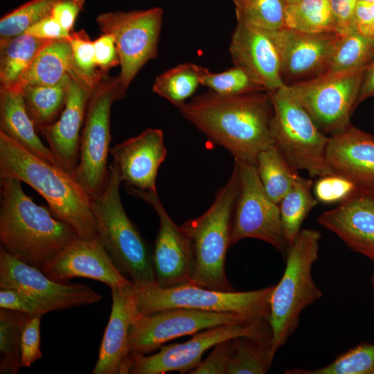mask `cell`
<instances>
[{
  "label": "cell",
  "instance_id": "cell-1",
  "mask_svg": "<svg viewBox=\"0 0 374 374\" xmlns=\"http://www.w3.org/2000/svg\"><path fill=\"white\" fill-rule=\"evenodd\" d=\"M181 114L235 161L256 165L262 150L275 144L272 104L267 91L226 96L210 91L178 107Z\"/></svg>",
  "mask_w": 374,
  "mask_h": 374
},
{
  "label": "cell",
  "instance_id": "cell-2",
  "mask_svg": "<svg viewBox=\"0 0 374 374\" xmlns=\"http://www.w3.org/2000/svg\"><path fill=\"white\" fill-rule=\"evenodd\" d=\"M1 177V247L21 262L45 273L56 258L80 238L51 210L33 202L21 181Z\"/></svg>",
  "mask_w": 374,
  "mask_h": 374
},
{
  "label": "cell",
  "instance_id": "cell-3",
  "mask_svg": "<svg viewBox=\"0 0 374 374\" xmlns=\"http://www.w3.org/2000/svg\"><path fill=\"white\" fill-rule=\"evenodd\" d=\"M15 177L37 191L55 215L83 239L98 236L91 197L74 177L30 152L0 132V177Z\"/></svg>",
  "mask_w": 374,
  "mask_h": 374
},
{
  "label": "cell",
  "instance_id": "cell-4",
  "mask_svg": "<svg viewBox=\"0 0 374 374\" xmlns=\"http://www.w3.org/2000/svg\"><path fill=\"white\" fill-rule=\"evenodd\" d=\"M240 188L239 171L235 163L228 181L217 192L206 211L181 226L191 242L190 283L195 285L222 292L235 291L226 278L225 262L231 246L232 216Z\"/></svg>",
  "mask_w": 374,
  "mask_h": 374
},
{
  "label": "cell",
  "instance_id": "cell-5",
  "mask_svg": "<svg viewBox=\"0 0 374 374\" xmlns=\"http://www.w3.org/2000/svg\"><path fill=\"white\" fill-rule=\"evenodd\" d=\"M321 237L317 230L301 229L287 247L283 274L269 299V321L276 352L297 329L303 310L323 295L312 274L319 258Z\"/></svg>",
  "mask_w": 374,
  "mask_h": 374
},
{
  "label": "cell",
  "instance_id": "cell-6",
  "mask_svg": "<svg viewBox=\"0 0 374 374\" xmlns=\"http://www.w3.org/2000/svg\"><path fill=\"white\" fill-rule=\"evenodd\" d=\"M109 170L105 188L91 201L98 237L116 267L134 285L157 283L152 252L123 208L122 181L112 162Z\"/></svg>",
  "mask_w": 374,
  "mask_h": 374
},
{
  "label": "cell",
  "instance_id": "cell-7",
  "mask_svg": "<svg viewBox=\"0 0 374 374\" xmlns=\"http://www.w3.org/2000/svg\"><path fill=\"white\" fill-rule=\"evenodd\" d=\"M268 93L273 108L271 134L288 163L311 177L334 174L326 159L329 136L316 125L288 85Z\"/></svg>",
  "mask_w": 374,
  "mask_h": 374
},
{
  "label": "cell",
  "instance_id": "cell-8",
  "mask_svg": "<svg viewBox=\"0 0 374 374\" xmlns=\"http://www.w3.org/2000/svg\"><path fill=\"white\" fill-rule=\"evenodd\" d=\"M139 312L148 314L170 308L232 313L253 321H269L274 285L245 292H222L185 283L163 288L157 283L136 285Z\"/></svg>",
  "mask_w": 374,
  "mask_h": 374
},
{
  "label": "cell",
  "instance_id": "cell-9",
  "mask_svg": "<svg viewBox=\"0 0 374 374\" xmlns=\"http://www.w3.org/2000/svg\"><path fill=\"white\" fill-rule=\"evenodd\" d=\"M125 92L118 76L105 74L92 90L88 103L80 138L79 162L73 176L91 198L98 195L108 181L111 108Z\"/></svg>",
  "mask_w": 374,
  "mask_h": 374
},
{
  "label": "cell",
  "instance_id": "cell-10",
  "mask_svg": "<svg viewBox=\"0 0 374 374\" xmlns=\"http://www.w3.org/2000/svg\"><path fill=\"white\" fill-rule=\"evenodd\" d=\"M163 16V9L154 7L103 12L96 17L102 33L114 40L121 66L118 78L125 89L148 61L157 57Z\"/></svg>",
  "mask_w": 374,
  "mask_h": 374
},
{
  "label": "cell",
  "instance_id": "cell-11",
  "mask_svg": "<svg viewBox=\"0 0 374 374\" xmlns=\"http://www.w3.org/2000/svg\"><path fill=\"white\" fill-rule=\"evenodd\" d=\"M364 71L323 73L288 87L319 129L331 136L351 124Z\"/></svg>",
  "mask_w": 374,
  "mask_h": 374
},
{
  "label": "cell",
  "instance_id": "cell-12",
  "mask_svg": "<svg viewBox=\"0 0 374 374\" xmlns=\"http://www.w3.org/2000/svg\"><path fill=\"white\" fill-rule=\"evenodd\" d=\"M240 336L271 337L269 321L231 323L203 330L181 344L163 345L151 355L132 354L131 374H161L171 371L189 373L202 362L211 348Z\"/></svg>",
  "mask_w": 374,
  "mask_h": 374
},
{
  "label": "cell",
  "instance_id": "cell-13",
  "mask_svg": "<svg viewBox=\"0 0 374 374\" xmlns=\"http://www.w3.org/2000/svg\"><path fill=\"white\" fill-rule=\"evenodd\" d=\"M240 188L234 207L231 231V245L245 238L262 240L271 245L285 257V240L279 205L265 192L256 165L235 161Z\"/></svg>",
  "mask_w": 374,
  "mask_h": 374
},
{
  "label": "cell",
  "instance_id": "cell-14",
  "mask_svg": "<svg viewBox=\"0 0 374 374\" xmlns=\"http://www.w3.org/2000/svg\"><path fill=\"white\" fill-rule=\"evenodd\" d=\"M253 321L244 317L223 312L188 308H170L152 314L139 312L132 320L129 333L132 354H146L159 349L172 339L217 326Z\"/></svg>",
  "mask_w": 374,
  "mask_h": 374
},
{
  "label": "cell",
  "instance_id": "cell-15",
  "mask_svg": "<svg viewBox=\"0 0 374 374\" xmlns=\"http://www.w3.org/2000/svg\"><path fill=\"white\" fill-rule=\"evenodd\" d=\"M0 288L19 290L42 305L48 312L90 305L101 296L83 284L57 281L0 248Z\"/></svg>",
  "mask_w": 374,
  "mask_h": 374
},
{
  "label": "cell",
  "instance_id": "cell-16",
  "mask_svg": "<svg viewBox=\"0 0 374 374\" xmlns=\"http://www.w3.org/2000/svg\"><path fill=\"white\" fill-rule=\"evenodd\" d=\"M127 192L149 203L159 220V228L152 252L157 285L168 288L190 283L193 251L189 237L168 214L157 191H141L126 187Z\"/></svg>",
  "mask_w": 374,
  "mask_h": 374
},
{
  "label": "cell",
  "instance_id": "cell-17",
  "mask_svg": "<svg viewBox=\"0 0 374 374\" xmlns=\"http://www.w3.org/2000/svg\"><path fill=\"white\" fill-rule=\"evenodd\" d=\"M266 30L278 49L282 77L292 79L323 74L341 37L337 33L310 34L286 28Z\"/></svg>",
  "mask_w": 374,
  "mask_h": 374
},
{
  "label": "cell",
  "instance_id": "cell-18",
  "mask_svg": "<svg viewBox=\"0 0 374 374\" xmlns=\"http://www.w3.org/2000/svg\"><path fill=\"white\" fill-rule=\"evenodd\" d=\"M112 163L126 187L141 191H157L159 168L167 155L163 132L148 128L110 149Z\"/></svg>",
  "mask_w": 374,
  "mask_h": 374
},
{
  "label": "cell",
  "instance_id": "cell-19",
  "mask_svg": "<svg viewBox=\"0 0 374 374\" xmlns=\"http://www.w3.org/2000/svg\"><path fill=\"white\" fill-rule=\"evenodd\" d=\"M111 290V314L92 374H127L132 366L129 333L132 320L139 312L134 284L132 282Z\"/></svg>",
  "mask_w": 374,
  "mask_h": 374
},
{
  "label": "cell",
  "instance_id": "cell-20",
  "mask_svg": "<svg viewBox=\"0 0 374 374\" xmlns=\"http://www.w3.org/2000/svg\"><path fill=\"white\" fill-rule=\"evenodd\" d=\"M65 106L53 123L39 129L57 164L73 175L79 162L80 130L92 92L72 71Z\"/></svg>",
  "mask_w": 374,
  "mask_h": 374
},
{
  "label": "cell",
  "instance_id": "cell-21",
  "mask_svg": "<svg viewBox=\"0 0 374 374\" xmlns=\"http://www.w3.org/2000/svg\"><path fill=\"white\" fill-rule=\"evenodd\" d=\"M318 222L349 249L374 262V197L367 188H359L334 208L322 213Z\"/></svg>",
  "mask_w": 374,
  "mask_h": 374
},
{
  "label": "cell",
  "instance_id": "cell-22",
  "mask_svg": "<svg viewBox=\"0 0 374 374\" xmlns=\"http://www.w3.org/2000/svg\"><path fill=\"white\" fill-rule=\"evenodd\" d=\"M45 274L60 282L73 278H91L111 289L132 283L116 267L98 236L76 239L56 258Z\"/></svg>",
  "mask_w": 374,
  "mask_h": 374
},
{
  "label": "cell",
  "instance_id": "cell-23",
  "mask_svg": "<svg viewBox=\"0 0 374 374\" xmlns=\"http://www.w3.org/2000/svg\"><path fill=\"white\" fill-rule=\"evenodd\" d=\"M229 51L234 65L250 71L267 91L285 84L278 49L266 30L237 22Z\"/></svg>",
  "mask_w": 374,
  "mask_h": 374
},
{
  "label": "cell",
  "instance_id": "cell-24",
  "mask_svg": "<svg viewBox=\"0 0 374 374\" xmlns=\"http://www.w3.org/2000/svg\"><path fill=\"white\" fill-rule=\"evenodd\" d=\"M327 161L334 172L360 188L374 186V136L351 124L329 136Z\"/></svg>",
  "mask_w": 374,
  "mask_h": 374
},
{
  "label": "cell",
  "instance_id": "cell-25",
  "mask_svg": "<svg viewBox=\"0 0 374 374\" xmlns=\"http://www.w3.org/2000/svg\"><path fill=\"white\" fill-rule=\"evenodd\" d=\"M0 132L35 156L59 166L37 136L21 92L0 88Z\"/></svg>",
  "mask_w": 374,
  "mask_h": 374
},
{
  "label": "cell",
  "instance_id": "cell-26",
  "mask_svg": "<svg viewBox=\"0 0 374 374\" xmlns=\"http://www.w3.org/2000/svg\"><path fill=\"white\" fill-rule=\"evenodd\" d=\"M71 46L67 39L51 40L37 54L11 90L30 85H53L71 71Z\"/></svg>",
  "mask_w": 374,
  "mask_h": 374
},
{
  "label": "cell",
  "instance_id": "cell-27",
  "mask_svg": "<svg viewBox=\"0 0 374 374\" xmlns=\"http://www.w3.org/2000/svg\"><path fill=\"white\" fill-rule=\"evenodd\" d=\"M71 82L67 73L53 85H30L22 93L26 111L37 130L54 123L62 112Z\"/></svg>",
  "mask_w": 374,
  "mask_h": 374
},
{
  "label": "cell",
  "instance_id": "cell-28",
  "mask_svg": "<svg viewBox=\"0 0 374 374\" xmlns=\"http://www.w3.org/2000/svg\"><path fill=\"white\" fill-rule=\"evenodd\" d=\"M51 40L26 33L0 41V88L10 89L39 51Z\"/></svg>",
  "mask_w": 374,
  "mask_h": 374
},
{
  "label": "cell",
  "instance_id": "cell-29",
  "mask_svg": "<svg viewBox=\"0 0 374 374\" xmlns=\"http://www.w3.org/2000/svg\"><path fill=\"white\" fill-rule=\"evenodd\" d=\"M276 351L271 337L240 336L231 340L227 374H265Z\"/></svg>",
  "mask_w": 374,
  "mask_h": 374
},
{
  "label": "cell",
  "instance_id": "cell-30",
  "mask_svg": "<svg viewBox=\"0 0 374 374\" xmlns=\"http://www.w3.org/2000/svg\"><path fill=\"white\" fill-rule=\"evenodd\" d=\"M256 167L265 192L278 204L301 177L275 144L258 153Z\"/></svg>",
  "mask_w": 374,
  "mask_h": 374
},
{
  "label": "cell",
  "instance_id": "cell-31",
  "mask_svg": "<svg viewBox=\"0 0 374 374\" xmlns=\"http://www.w3.org/2000/svg\"><path fill=\"white\" fill-rule=\"evenodd\" d=\"M310 179L300 177L283 197L279 205L280 222L287 246L296 238L310 212L317 205Z\"/></svg>",
  "mask_w": 374,
  "mask_h": 374
},
{
  "label": "cell",
  "instance_id": "cell-32",
  "mask_svg": "<svg viewBox=\"0 0 374 374\" xmlns=\"http://www.w3.org/2000/svg\"><path fill=\"white\" fill-rule=\"evenodd\" d=\"M284 28L310 34L336 33L329 0H301L286 3Z\"/></svg>",
  "mask_w": 374,
  "mask_h": 374
},
{
  "label": "cell",
  "instance_id": "cell-33",
  "mask_svg": "<svg viewBox=\"0 0 374 374\" xmlns=\"http://www.w3.org/2000/svg\"><path fill=\"white\" fill-rule=\"evenodd\" d=\"M205 69L193 63L178 64L156 78L152 91L178 107L202 85Z\"/></svg>",
  "mask_w": 374,
  "mask_h": 374
},
{
  "label": "cell",
  "instance_id": "cell-34",
  "mask_svg": "<svg viewBox=\"0 0 374 374\" xmlns=\"http://www.w3.org/2000/svg\"><path fill=\"white\" fill-rule=\"evenodd\" d=\"M374 57V40L356 30L341 36L323 73L365 71Z\"/></svg>",
  "mask_w": 374,
  "mask_h": 374
},
{
  "label": "cell",
  "instance_id": "cell-35",
  "mask_svg": "<svg viewBox=\"0 0 374 374\" xmlns=\"http://www.w3.org/2000/svg\"><path fill=\"white\" fill-rule=\"evenodd\" d=\"M30 317L21 312L1 308V374H16L21 368V337L24 326Z\"/></svg>",
  "mask_w": 374,
  "mask_h": 374
},
{
  "label": "cell",
  "instance_id": "cell-36",
  "mask_svg": "<svg viewBox=\"0 0 374 374\" xmlns=\"http://www.w3.org/2000/svg\"><path fill=\"white\" fill-rule=\"evenodd\" d=\"M237 22L274 30L284 28L285 0H231Z\"/></svg>",
  "mask_w": 374,
  "mask_h": 374
},
{
  "label": "cell",
  "instance_id": "cell-37",
  "mask_svg": "<svg viewBox=\"0 0 374 374\" xmlns=\"http://www.w3.org/2000/svg\"><path fill=\"white\" fill-rule=\"evenodd\" d=\"M285 374H374V344L360 343L327 366L316 369L292 368Z\"/></svg>",
  "mask_w": 374,
  "mask_h": 374
},
{
  "label": "cell",
  "instance_id": "cell-38",
  "mask_svg": "<svg viewBox=\"0 0 374 374\" xmlns=\"http://www.w3.org/2000/svg\"><path fill=\"white\" fill-rule=\"evenodd\" d=\"M201 84L215 93L226 96L267 91L256 77L245 68L238 65L220 73H212L206 68Z\"/></svg>",
  "mask_w": 374,
  "mask_h": 374
},
{
  "label": "cell",
  "instance_id": "cell-39",
  "mask_svg": "<svg viewBox=\"0 0 374 374\" xmlns=\"http://www.w3.org/2000/svg\"><path fill=\"white\" fill-rule=\"evenodd\" d=\"M61 0H30L7 13L0 20V41L23 34L28 28L51 15Z\"/></svg>",
  "mask_w": 374,
  "mask_h": 374
},
{
  "label": "cell",
  "instance_id": "cell-40",
  "mask_svg": "<svg viewBox=\"0 0 374 374\" xmlns=\"http://www.w3.org/2000/svg\"><path fill=\"white\" fill-rule=\"evenodd\" d=\"M69 41L71 46V71L93 89L106 73L96 64L93 41L84 30L72 31Z\"/></svg>",
  "mask_w": 374,
  "mask_h": 374
},
{
  "label": "cell",
  "instance_id": "cell-41",
  "mask_svg": "<svg viewBox=\"0 0 374 374\" xmlns=\"http://www.w3.org/2000/svg\"><path fill=\"white\" fill-rule=\"evenodd\" d=\"M359 188L350 179L334 173L319 177L314 185L313 194L318 202L331 204L346 200Z\"/></svg>",
  "mask_w": 374,
  "mask_h": 374
},
{
  "label": "cell",
  "instance_id": "cell-42",
  "mask_svg": "<svg viewBox=\"0 0 374 374\" xmlns=\"http://www.w3.org/2000/svg\"><path fill=\"white\" fill-rule=\"evenodd\" d=\"M42 315L31 316L26 323L21 337L20 367H30L42 358L40 349V322Z\"/></svg>",
  "mask_w": 374,
  "mask_h": 374
},
{
  "label": "cell",
  "instance_id": "cell-43",
  "mask_svg": "<svg viewBox=\"0 0 374 374\" xmlns=\"http://www.w3.org/2000/svg\"><path fill=\"white\" fill-rule=\"evenodd\" d=\"M0 308L21 312L30 316H43L48 313L35 299L15 289H1Z\"/></svg>",
  "mask_w": 374,
  "mask_h": 374
},
{
  "label": "cell",
  "instance_id": "cell-44",
  "mask_svg": "<svg viewBox=\"0 0 374 374\" xmlns=\"http://www.w3.org/2000/svg\"><path fill=\"white\" fill-rule=\"evenodd\" d=\"M223 341L213 347L210 355L190 374H227V362L231 340Z\"/></svg>",
  "mask_w": 374,
  "mask_h": 374
},
{
  "label": "cell",
  "instance_id": "cell-45",
  "mask_svg": "<svg viewBox=\"0 0 374 374\" xmlns=\"http://www.w3.org/2000/svg\"><path fill=\"white\" fill-rule=\"evenodd\" d=\"M359 0H329L336 33L341 36L355 30V15Z\"/></svg>",
  "mask_w": 374,
  "mask_h": 374
},
{
  "label": "cell",
  "instance_id": "cell-46",
  "mask_svg": "<svg viewBox=\"0 0 374 374\" xmlns=\"http://www.w3.org/2000/svg\"><path fill=\"white\" fill-rule=\"evenodd\" d=\"M93 44L96 64L102 72L107 74L112 67L120 64L116 46L110 35L102 34Z\"/></svg>",
  "mask_w": 374,
  "mask_h": 374
},
{
  "label": "cell",
  "instance_id": "cell-47",
  "mask_svg": "<svg viewBox=\"0 0 374 374\" xmlns=\"http://www.w3.org/2000/svg\"><path fill=\"white\" fill-rule=\"evenodd\" d=\"M85 0H61L53 7L51 15L69 33L79 12L84 8Z\"/></svg>",
  "mask_w": 374,
  "mask_h": 374
},
{
  "label": "cell",
  "instance_id": "cell-48",
  "mask_svg": "<svg viewBox=\"0 0 374 374\" xmlns=\"http://www.w3.org/2000/svg\"><path fill=\"white\" fill-rule=\"evenodd\" d=\"M24 33L47 40L69 39L71 35L51 15L35 23Z\"/></svg>",
  "mask_w": 374,
  "mask_h": 374
},
{
  "label": "cell",
  "instance_id": "cell-49",
  "mask_svg": "<svg viewBox=\"0 0 374 374\" xmlns=\"http://www.w3.org/2000/svg\"><path fill=\"white\" fill-rule=\"evenodd\" d=\"M355 26L359 34L374 40V3L358 1Z\"/></svg>",
  "mask_w": 374,
  "mask_h": 374
},
{
  "label": "cell",
  "instance_id": "cell-50",
  "mask_svg": "<svg viewBox=\"0 0 374 374\" xmlns=\"http://www.w3.org/2000/svg\"><path fill=\"white\" fill-rule=\"evenodd\" d=\"M373 96H374V57L364 73L357 105L366 98Z\"/></svg>",
  "mask_w": 374,
  "mask_h": 374
},
{
  "label": "cell",
  "instance_id": "cell-51",
  "mask_svg": "<svg viewBox=\"0 0 374 374\" xmlns=\"http://www.w3.org/2000/svg\"><path fill=\"white\" fill-rule=\"evenodd\" d=\"M367 189L371 192V193L372 194L373 197H374V186L372 187V188H367Z\"/></svg>",
  "mask_w": 374,
  "mask_h": 374
},
{
  "label": "cell",
  "instance_id": "cell-52",
  "mask_svg": "<svg viewBox=\"0 0 374 374\" xmlns=\"http://www.w3.org/2000/svg\"><path fill=\"white\" fill-rule=\"evenodd\" d=\"M301 1V0H285L286 3H294V2H296V1Z\"/></svg>",
  "mask_w": 374,
  "mask_h": 374
},
{
  "label": "cell",
  "instance_id": "cell-53",
  "mask_svg": "<svg viewBox=\"0 0 374 374\" xmlns=\"http://www.w3.org/2000/svg\"><path fill=\"white\" fill-rule=\"evenodd\" d=\"M372 285H373V292H374V272H373V276H372Z\"/></svg>",
  "mask_w": 374,
  "mask_h": 374
},
{
  "label": "cell",
  "instance_id": "cell-54",
  "mask_svg": "<svg viewBox=\"0 0 374 374\" xmlns=\"http://www.w3.org/2000/svg\"><path fill=\"white\" fill-rule=\"evenodd\" d=\"M359 1L370 2V3H374V0H359Z\"/></svg>",
  "mask_w": 374,
  "mask_h": 374
}]
</instances>
